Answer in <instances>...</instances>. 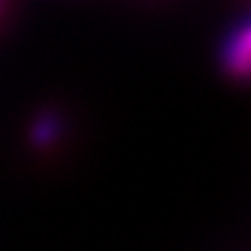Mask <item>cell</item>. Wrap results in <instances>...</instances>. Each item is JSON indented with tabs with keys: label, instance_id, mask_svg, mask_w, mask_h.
<instances>
[{
	"label": "cell",
	"instance_id": "6da1fadb",
	"mask_svg": "<svg viewBox=\"0 0 251 251\" xmlns=\"http://www.w3.org/2000/svg\"><path fill=\"white\" fill-rule=\"evenodd\" d=\"M61 134H63L61 115L49 109V111H42L36 115L34 124H31V130H29V140L38 149H49L50 145L57 143Z\"/></svg>",
	"mask_w": 251,
	"mask_h": 251
},
{
	"label": "cell",
	"instance_id": "7a4b0ae2",
	"mask_svg": "<svg viewBox=\"0 0 251 251\" xmlns=\"http://www.w3.org/2000/svg\"><path fill=\"white\" fill-rule=\"evenodd\" d=\"M243 34H245L247 42H249V46H251V23H249V25H245V27H243Z\"/></svg>",
	"mask_w": 251,
	"mask_h": 251
}]
</instances>
